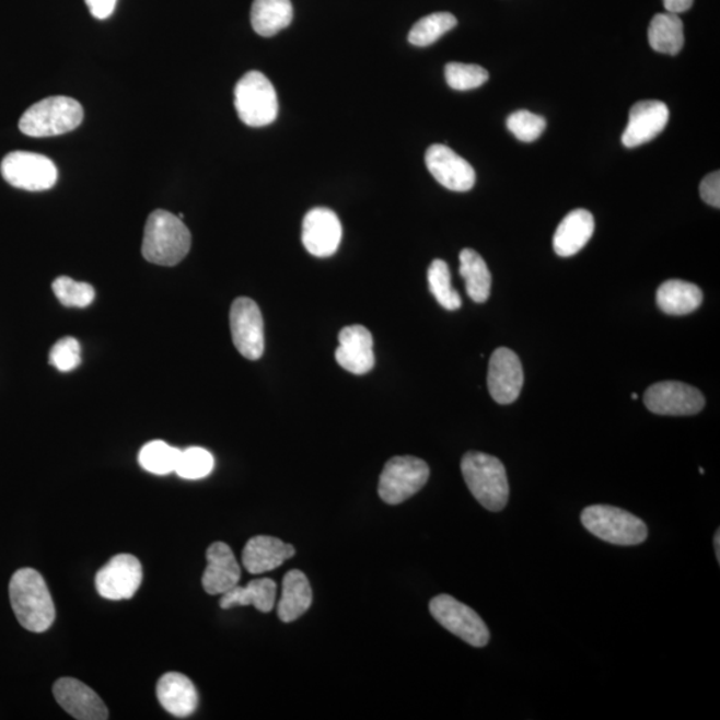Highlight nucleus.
<instances>
[{
    "label": "nucleus",
    "instance_id": "1",
    "mask_svg": "<svg viewBox=\"0 0 720 720\" xmlns=\"http://www.w3.org/2000/svg\"><path fill=\"white\" fill-rule=\"evenodd\" d=\"M10 601L20 624L32 632H45L55 620V604L45 579L34 569L18 570L10 582Z\"/></svg>",
    "mask_w": 720,
    "mask_h": 720
},
{
    "label": "nucleus",
    "instance_id": "2",
    "mask_svg": "<svg viewBox=\"0 0 720 720\" xmlns=\"http://www.w3.org/2000/svg\"><path fill=\"white\" fill-rule=\"evenodd\" d=\"M191 248V234L179 217L166 210L150 213L144 228L142 255L150 264L176 266Z\"/></svg>",
    "mask_w": 720,
    "mask_h": 720
},
{
    "label": "nucleus",
    "instance_id": "3",
    "mask_svg": "<svg viewBox=\"0 0 720 720\" xmlns=\"http://www.w3.org/2000/svg\"><path fill=\"white\" fill-rule=\"evenodd\" d=\"M463 478L475 499L488 511L506 508L510 497L508 473L498 457L469 451L461 463Z\"/></svg>",
    "mask_w": 720,
    "mask_h": 720
},
{
    "label": "nucleus",
    "instance_id": "4",
    "mask_svg": "<svg viewBox=\"0 0 720 720\" xmlns=\"http://www.w3.org/2000/svg\"><path fill=\"white\" fill-rule=\"evenodd\" d=\"M82 120L81 103L69 96H50L35 103L22 115L20 130L33 138L62 136L76 130Z\"/></svg>",
    "mask_w": 720,
    "mask_h": 720
},
{
    "label": "nucleus",
    "instance_id": "5",
    "mask_svg": "<svg viewBox=\"0 0 720 720\" xmlns=\"http://www.w3.org/2000/svg\"><path fill=\"white\" fill-rule=\"evenodd\" d=\"M581 521L596 538L616 546H637L649 536L642 520L614 506H590L582 511Z\"/></svg>",
    "mask_w": 720,
    "mask_h": 720
},
{
    "label": "nucleus",
    "instance_id": "6",
    "mask_svg": "<svg viewBox=\"0 0 720 720\" xmlns=\"http://www.w3.org/2000/svg\"><path fill=\"white\" fill-rule=\"evenodd\" d=\"M235 108L244 125H271L279 112L277 91L265 74L249 71L236 84Z\"/></svg>",
    "mask_w": 720,
    "mask_h": 720
},
{
    "label": "nucleus",
    "instance_id": "7",
    "mask_svg": "<svg viewBox=\"0 0 720 720\" xmlns=\"http://www.w3.org/2000/svg\"><path fill=\"white\" fill-rule=\"evenodd\" d=\"M430 478V467L419 457L395 456L384 466L378 492L383 502L400 504L418 493Z\"/></svg>",
    "mask_w": 720,
    "mask_h": 720
},
{
    "label": "nucleus",
    "instance_id": "8",
    "mask_svg": "<svg viewBox=\"0 0 720 720\" xmlns=\"http://www.w3.org/2000/svg\"><path fill=\"white\" fill-rule=\"evenodd\" d=\"M430 613L439 625L473 647H485L490 631L484 619L465 603L451 595H438L430 602Z\"/></svg>",
    "mask_w": 720,
    "mask_h": 720
},
{
    "label": "nucleus",
    "instance_id": "9",
    "mask_svg": "<svg viewBox=\"0 0 720 720\" xmlns=\"http://www.w3.org/2000/svg\"><path fill=\"white\" fill-rule=\"evenodd\" d=\"M0 171L9 185L26 191L50 190L58 181V169L50 158L35 152H10Z\"/></svg>",
    "mask_w": 720,
    "mask_h": 720
},
{
    "label": "nucleus",
    "instance_id": "10",
    "mask_svg": "<svg viewBox=\"0 0 720 720\" xmlns=\"http://www.w3.org/2000/svg\"><path fill=\"white\" fill-rule=\"evenodd\" d=\"M230 327L241 356L258 360L265 352V325L260 309L253 299L237 298L231 306Z\"/></svg>",
    "mask_w": 720,
    "mask_h": 720
},
{
    "label": "nucleus",
    "instance_id": "11",
    "mask_svg": "<svg viewBox=\"0 0 720 720\" xmlns=\"http://www.w3.org/2000/svg\"><path fill=\"white\" fill-rule=\"evenodd\" d=\"M643 400L651 413L667 417L697 415L706 405L705 396L698 388L675 381L652 384L647 388Z\"/></svg>",
    "mask_w": 720,
    "mask_h": 720
},
{
    "label": "nucleus",
    "instance_id": "12",
    "mask_svg": "<svg viewBox=\"0 0 720 720\" xmlns=\"http://www.w3.org/2000/svg\"><path fill=\"white\" fill-rule=\"evenodd\" d=\"M143 569L130 554H119L109 559L96 573L97 593L108 601L131 600L142 584Z\"/></svg>",
    "mask_w": 720,
    "mask_h": 720
},
{
    "label": "nucleus",
    "instance_id": "13",
    "mask_svg": "<svg viewBox=\"0 0 720 720\" xmlns=\"http://www.w3.org/2000/svg\"><path fill=\"white\" fill-rule=\"evenodd\" d=\"M523 383L521 359L508 347H499L488 363L487 384L492 399L499 405L514 403L520 398Z\"/></svg>",
    "mask_w": 720,
    "mask_h": 720
},
{
    "label": "nucleus",
    "instance_id": "14",
    "mask_svg": "<svg viewBox=\"0 0 720 720\" xmlns=\"http://www.w3.org/2000/svg\"><path fill=\"white\" fill-rule=\"evenodd\" d=\"M426 164L436 181L451 191H469L477 181L472 164L445 144H432L426 152Z\"/></svg>",
    "mask_w": 720,
    "mask_h": 720
},
{
    "label": "nucleus",
    "instance_id": "15",
    "mask_svg": "<svg viewBox=\"0 0 720 720\" xmlns=\"http://www.w3.org/2000/svg\"><path fill=\"white\" fill-rule=\"evenodd\" d=\"M341 231L344 230L337 213L325 207H316L303 219V246L311 255L328 258L338 252Z\"/></svg>",
    "mask_w": 720,
    "mask_h": 720
},
{
    "label": "nucleus",
    "instance_id": "16",
    "mask_svg": "<svg viewBox=\"0 0 720 720\" xmlns=\"http://www.w3.org/2000/svg\"><path fill=\"white\" fill-rule=\"evenodd\" d=\"M669 107L661 101L636 103L628 114V124L622 143L634 149L657 138L669 124Z\"/></svg>",
    "mask_w": 720,
    "mask_h": 720
},
{
    "label": "nucleus",
    "instance_id": "17",
    "mask_svg": "<svg viewBox=\"0 0 720 720\" xmlns=\"http://www.w3.org/2000/svg\"><path fill=\"white\" fill-rule=\"evenodd\" d=\"M54 697L66 712L79 720H106L108 710L94 689L74 678H62L55 683Z\"/></svg>",
    "mask_w": 720,
    "mask_h": 720
},
{
    "label": "nucleus",
    "instance_id": "18",
    "mask_svg": "<svg viewBox=\"0 0 720 720\" xmlns=\"http://www.w3.org/2000/svg\"><path fill=\"white\" fill-rule=\"evenodd\" d=\"M374 340L368 328L360 325L345 327L339 334V347L335 351L340 368L356 375L368 374L375 365Z\"/></svg>",
    "mask_w": 720,
    "mask_h": 720
},
{
    "label": "nucleus",
    "instance_id": "19",
    "mask_svg": "<svg viewBox=\"0 0 720 720\" xmlns=\"http://www.w3.org/2000/svg\"><path fill=\"white\" fill-rule=\"evenodd\" d=\"M207 566L201 584L207 594L223 595L241 581V566L233 550L223 542H216L206 554Z\"/></svg>",
    "mask_w": 720,
    "mask_h": 720
},
{
    "label": "nucleus",
    "instance_id": "20",
    "mask_svg": "<svg viewBox=\"0 0 720 720\" xmlns=\"http://www.w3.org/2000/svg\"><path fill=\"white\" fill-rule=\"evenodd\" d=\"M295 548L274 536L258 535L243 548L244 569L254 576L278 569L287 559L294 557Z\"/></svg>",
    "mask_w": 720,
    "mask_h": 720
},
{
    "label": "nucleus",
    "instance_id": "21",
    "mask_svg": "<svg viewBox=\"0 0 720 720\" xmlns=\"http://www.w3.org/2000/svg\"><path fill=\"white\" fill-rule=\"evenodd\" d=\"M156 697L163 709L176 718L190 717L199 705L197 688L181 673L164 674L158 682Z\"/></svg>",
    "mask_w": 720,
    "mask_h": 720
},
{
    "label": "nucleus",
    "instance_id": "22",
    "mask_svg": "<svg viewBox=\"0 0 720 720\" xmlns=\"http://www.w3.org/2000/svg\"><path fill=\"white\" fill-rule=\"evenodd\" d=\"M595 230L593 213L577 209L567 213L554 234V249L559 256L569 258L589 243Z\"/></svg>",
    "mask_w": 720,
    "mask_h": 720
},
{
    "label": "nucleus",
    "instance_id": "23",
    "mask_svg": "<svg viewBox=\"0 0 720 720\" xmlns=\"http://www.w3.org/2000/svg\"><path fill=\"white\" fill-rule=\"evenodd\" d=\"M704 302V292L697 284L686 280L671 279L659 286L657 304L667 315H687L694 313Z\"/></svg>",
    "mask_w": 720,
    "mask_h": 720
},
{
    "label": "nucleus",
    "instance_id": "24",
    "mask_svg": "<svg viewBox=\"0 0 720 720\" xmlns=\"http://www.w3.org/2000/svg\"><path fill=\"white\" fill-rule=\"evenodd\" d=\"M313 603V590L302 571L291 570L286 573L282 596L278 603V616L284 624H290L307 612Z\"/></svg>",
    "mask_w": 720,
    "mask_h": 720
},
{
    "label": "nucleus",
    "instance_id": "25",
    "mask_svg": "<svg viewBox=\"0 0 720 720\" xmlns=\"http://www.w3.org/2000/svg\"><path fill=\"white\" fill-rule=\"evenodd\" d=\"M277 583L272 579L262 578L254 579L248 584H237L234 589L228 591L221 597V607L223 609L233 608L235 606H253L260 613H270L277 601Z\"/></svg>",
    "mask_w": 720,
    "mask_h": 720
},
{
    "label": "nucleus",
    "instance_id": "26",
    "mask_svg": "<svg viewBox=\"0 0 720 720\" xmlns=\"http://www.w3.org/2000/svg\"><path fill=\"white\" fill-rule=\"evenodd\" d=\"M294 10L291 0H254L252 24L255 33L270 38L289 27Z\"/></svg>",
    "mask_w": 720,
    "mask_h": 720
},
{
    "label": "nucleus",
    "instance_id": "27",
    "mask_svg": "<svg viewBox=\"0 0 720 720\" xmlns=\"http://www.w3.org/2000/svg\"><path fill=\"white\" fill-rule=\"evenodd\" d=\"M460 272L466 282V291L474 302L485 303L491 292V272L486 262L472 248L462 249Z\"/></svg>",
    "mask_w": 720,
    "mask_h": 720
},
{
    "label": "nucleus",
    "instance_id": "28",
    "mask_svg": "<svg viewBox=\"0 0 720 720\" xmlns=\"http://www.w3.org/2000/svg\"><path fill=\"white\" fill-rule=\"evenodd\" d=\"M649 43L657 53L676 55L685 45L683 22L676 14H657L649 27Z\"/></svg>",
    "mask_w": 720,
    "mask_h": 720
},
{
    "label": "nucleus",
    "instance_id": "29",
    "mask_svg": "<svg viewBox=\"0 0 720 720\" xmlns=\"http://www.w3.org/2000/svg\"><path fill=\"white\" fill-rule=\"evenodd\" d=\"M457 24L456 18L450 12H436L414 24L408 34V42L417 47H427L441 39Z\"/></svg>",
    "mask_w": 720,
    "mask_h": 720
},
{
    "label": "nucleus",
    "instance_id": "30",
    "mask_svg": "<svg viewBox=\"0 0 720 720\" xmlns=\"http://www.w3.org/2000/svg\"><path fill=\"white\" fill-rule=\"evenodd\" d=\"M182 451L162 441L144 444L139 453V463L146 472L156 475L175 473Z\"/></svg>",
    "mask_w": 720,
    "mask_h": 720
},
{
    "label": "nucleus",
    "instance_id": "31",
    "mask_svg": "<svg viewBox=\"0 0 720 720\" xmlns=\"http://www.w3.org/2000/svg\"><path fill=\"white\" fill-rule=\"evenodd\" d=\"M429 279V287L431 294L434 295L437 302L449 311L460 310L462 306L461 295L454 290L451 284V272L449 265L442 259L432 262L427 272Z\"/></svg>",
    "mask_w": 720,
    "mask_h": 720
},
{
    "label": "nucleus",
    "instance_id": "32",
    "mask_svg": "<svg viewBox=\"0 0 720 720\" xmlns=\"http://www.w3.org/2000/svg\"><path fill=\"white\" fill-rule=\"evenodd\" d=\"M53 290L58 301L66 307H88L95 299L94 287L77 282L69 277H59L53 283Z\"/></svg>",
    "mask_w": 720,
    "mask_h": 720
},
{
    "label": "nucleus",
    "instance_id": "33",
    "mask_svg": "<svg viewBox=\"0 0 720 720\" xmlns=\"http://www.w3.org/2000/svg\"><path fill=\"white\" fill-rule=\"evenodd\" d=\"M213 469V456L201 448L182 451L175 473L183 479L198 480L209 477Z\"/></svg>",
    "mask_w": 720,
    "mask_h": 720
},
{
    "label": "nucleus",
    "instance_id": "34",
    "mask_svg": "<svg viewBox=\"0 0 720 720\" xmlns=\"http://www.w3.org/2000/svg\"><path fill=\"white\" fill-rule=\"evenodd\" d=\"M444 76L450 88L456 91L478 89L490 77L484 67L455 62L445 66Z\"/></svg>",
    "mask_w": 720,
    "mask_h": 720
},
{
    "label": "nucleus",
    "instance_id": "35",
    "mask_svg": "<svg viewBox=\"0 0 720 720\" xmlns=\"http://www.w3.org/2000/svg\"><path fill=\"white\" fill-rule=\"evenodd\" d=\"M546 126L545 118L538 114L527 112V109L512 113L508 118L509 131L524 143H531L538 139L546 130Z\"/></svg>",
    "mask_w": 720,
    "mask_h": 720
},
{
    "label": "nucleus",
    "instance_id": "36",
    "mask_svg": "<svg viewBox=\"0 0 720 720\" xmlns=\"http://www.w3.org/2000/svg\"><path fill=\"white\" fill-rule=\"evenodd\" d=\"M48 360L59 371L69 372L76 370L82 362L81 345H79L76 338L60 339L54 345Z\"/></svg>",
    "mask_w": 720,
    "mask_h": 720
},
{
    "label": "nucleus",
    "instance_id": "37",
    "mask_svg": "<svg viewBox=\"0 0 720 720\" xmlns=\"http://www.w3.org/2000/svg\"><path fill=\"white\" fill-rule=\"evenodd\" d=\"M699 193H700V198L704 199L707 205H710L712 207H716V209H719L720 207L719 171H716V173H711L707 175L706 178H704V181L700 182Z\"/></svg>",
    "mask_w": 720,
    "mask_h": 720
},
{
    "label": "nucleus",
    "instance_id": "38",
    "mask_svg": "<svg viewBox=\"0 0 720 720\" xmlns=\"http://www.w3.org/2000/svg\"><path fill=\"white\" fill-rule=\"evenodd\" d=\"M84 2L96 20H107L114 14L118 0H84Z\"/></svg>",
    "mask_w": 720,
    "mask_h": 720
},
{
    "label": "nucleus",
    "instance_id": "39",
    "mask_svg": "<svg viewBox=\"0 0 720 720\" xmlns=\"http://www.w3.org/2000/svg\"><path fill=\"white\" fill-rule=\"evenodd\" d=\"M663 3L664 9H666L667 12L678 15L682 14V12L692 9L694 0H663Z\"/></svg>",
    "mask_w": 720,
    "mask_h": 720
},
{
    "label": "nucleus",
    "instance_id": "40",
    "mask_svg": "<svg viewBox=\"0 0 720 720\" xmlns=\"http://www.w3.org/2000/svg\"><path fill=\"white\" fill-rule=\"evenodd\" d=\"M713 548H716L717 560L720 561V531L713 536Z\"/></svg>",
    "mask_w": 720,
    "mask_h": 720
},
{
    "label": "nucleus",
    "instance_id": "41",
    "mask_svg": "<svg viewBox=\"0 0 720 720\" xmlns=\"http://www.w3.org/2000/svg\"><path fill=\"white\" fill-rule=\"evenodd\" d=\"M631 396H632V399H638V394L634 393Z\"/></svg>",
    "mask_w": 720,
    "mask_h": 720
}]
</instances>
